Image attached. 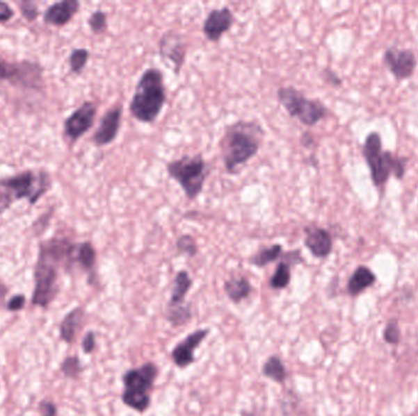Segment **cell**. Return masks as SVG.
Segmentation results:
<instances>
[{
  "label": "cell",
  "instance_id": "cell-1",
  "mask_svg": "<svg viewBox=\"0 0 418 416\" xmlns=\"http://www.w3.org/2000/svg\"><path fill=\"white\" fill-rule=\"evenodd\" d=\"M77 247L65 238L42 243L35 269V290L32 294L33 306H49L58 293L59 266L65 267L76 261Z\"/></svg>",
  "mask_w": 418,
  "mask_h": 416
},
{
  "label": "cell",
  "instance_id": "cell-2",
  "mask_svg": "<svg viewBox=\"0 0 418 416\" xmlns=\"http://www.w3.org/2000/svg\"><path fill=\"white\" fill-rule=\"evenodd\" d=\"M266 131L257 120H237L225 127L219 141L223 164L229 175H239L261 151Z\"/></svg>",
  "mask_w": 418,
  "mask_h": 416
},
{
  "label": "cell",
  "instance_id": "cell-3",
  "mask_svg": "<svg viewBox=\"0 0 418 416\" xmlns=\"http://www.w3.org/2000/svg\"><path fill=\"white\" fill-rule=\"evenodd\" d=\"M166 97L163 72L156 67H148L137 81L129 111L138 122L153 124L166 106Z\"/></svg>",
  "mask_w": 418,
  "mask_h": 416
},
{
  "label": "cell",
  "instance_id": "cell-4",
  "mask_svg": "<svg viewBox=\"0 0 418 416\" xmlns=\"http://www.w3.org/2000/svg\"><path fill=\"white\" fill-rule=\"evenodd\" d=\"M362 156L371 172L373 185L378 190L385 187L390 176H395L396 180H403L406 174L408 158L394 156L392 151H384L382 137L378 132H371L366 137Z\"/></svg>",
  "mask_w": 418,
  "mask_h": 416
},
{
  "label": "cell",
  "instance_id": "cell-5",
  "mask_svg": "<svg viewBox=\"0 0 418 416\" xmlns=\"http://www.w3.org/2000/svg\"><path fill=\"white\" fill-rule=\"evenodd\" d=\"M51 181L46 172L25 171L20 175L0 180V214L6 213L15 201L24 198L35 204L49 188Z\"/></svg>",
  "mask_w": 418,
  "mask_h": 416
},
{
  "label": "cell",
  "instance_id": "cell-6",
  "mask_svg": "<svg viewBox=\"0 0 418 416\" xmlns=\"http://www.w3.org/2000/svg\"><path fill=\"white\" fill-rule=\"evenodd\" d=\"M166 172L182 187L188 201H196L211 175V166L202 154L184 156L177 160L169 161Z\"/></svg>",
  "mask_w": 418,
  "mask_h": 416
},
{
  "label": "cell",
  "instance_id": "cell-7",
  "mask_svg": "<svg viewBox=\"0 0 418 416\" xmlns=\"http://www.w3.org/2000/svg\"><path fill=\"white\" fill-rule=\"evenodd\" d=\"M279 104L303 125L313 127L328 115V108L318 99H310L294 85H282L277 92Z\"/></svg>",
  "mask_w": 418,
  "mask_h": 416
},
{
  "label": "cell",
  "instance_id": "cell-8",
  "mask_svg": "<svg viewBox=\"0 0 418 416\" xmlns=\"http://www.w3.org/2000/svg\"><path fill=\"white\" fill-rule=\"evenodd\" d=\"M188 43L186 38L177 30H168L158 40V51L163 60L172 63L175 75L182 72L186 61Z\"/></svg>",
  "mask_w": 418,
  "mask_h": 416
},
{
  "label": "cell",
  "instance_id": "cell-9",
  "mask_svg": "<svg viewBox=\"0 0 418 416\" xmlns=\"http://www.w3.org/2000/svg\"><path fill=\"white\" fill-rule=\"evenodd\" d=\"M42 80V70L33 63H6L0 60V82L37 87Z\"/></svg>",
  "mask_w": 418,
  "mask_h": 416
},
{
  "label": "cell",
  "instance_id": "cell-10",
  "mask_svg": "<svg viewBox=\"0 0 418 416\" xmlns=\"http://www.w3.org/2000/svg\"><path fill=\"white\" fill-rule=\"evenodd\" d=\"M383 63L399 81L410 78L418 65L417 58L411 49H398L395 47L384 51Z\"/></svg>",
  "mask_w": 418,
  "mask_h": 416
},
{
  "label": "cell",
  "instance_id": "cell-11",
  "mask_svg": "<svg viewBox=\"0 0 418 416\" xmlns=\"http://www.w3.org/2000/svg\"><path fill=\"white\" fill-rule=\"evenodd\" d=\"M236 17L229 6H222L213 9L207 14L203 22V35L207 40L212 43H218L223 35L232 30L235 25Z\"/></svg>",
  "mask_w": 418,
  "mask_h": 416
},
{
  "label": "cell",
  "instance_id": "cell-12",
  "mask_svg": "<svg viewBox=\"0 0 418 416\" xmlns=\"http://www.w3.org/2000/svg\"><path fill=\"white\" fill-rule=\"evenodd\" d=\"M97 116V106L93 101H85L76 109L65 121V135L71 141H77L86 135L95 124Z\"/></svg>",
  "mask_w": 418,
  "mask_h": 416
},
{
  "label": "cell",
  "instance_id": "cell-13",
  "mask_svg": "<svg viewBox=\"0 0 418 416\" xmlns=\"http://www.w3.org/2000/svg\"><path fill=\"white\" fill-rule=\"evenodd\" d=\"M209 328H201L192 332L190 335L185 337V340L179 342L177 346L174 347L172 351V359L174 364L185 369L187 366L191 365L196 360L195 358V351L198 347L201 346L202 342L206 340V337L209 333Z\"/></svg>",
  "mask_w": 418,
  "mask_h": 416
},
{
  "label": "cell",
  "instance_id": "cell-14",
  "mask_svg": "<svg viewBox=\"0 0 418 416\" xmlns=\"http://www.w3.org/2000/svg\"><path fill=\"white\" fill-rule=\"evenodd\" d=\"M158 372H159L158 366L150 361L137 369H131L125 372L122 376V383L127 391L148 393L154 385Z\"/></svg>",
  "mask_w": 418,
  "mask_h": 416
},
{
  "label": "cell",
  "instance_id": "cell-15",
  "mask_svg": "<svg viewBox=\"0 0 418 416\" xmlns=\"http://www.w3.org/2000/svg\"><path fill=\"white\" fill-rule=\"evenodd\" d=\"M122 119V106H116L106 111L102 117L101 124L98 126L92 142L97 147H106L115 141L119 135Z\"/></svg>",
  "mask_w": 418,
  "mask_h": 416
},
{
  "label": "cell",
  "instance_id": "cell-16",
  "mask_svg": "<svg viewBox=\"0 0 418 416\" xmlns=\"http://www.w3.org/2000/svg\"><path fill=\"white\" fill-rule=\"evenodd\" d=\"M305 231V247L310 253L317 259H325L332 254V233L323 228L321 226L308 225L303 228Z\"/></svg>",
  "mask_w": 418,
  "mask_h": 416
},
{
  "label": "cell",
  "instance_id": "cell-17",
  "mask_svg": "<svg viewBox=\"0 0 418 416\" xmlns=\"http://www.w3.org/2000/svg\"><path fill=\"white\" fill-rule=\"evenodd\" d=\"M80 1L77 0H64L53 4L45 14L47 24L54 26H64L70 22L71 19L80 10Z\"/></svg>",
  "mask_w": 418,
  "mask_h": 416
},
{
  "label": "cell",
  "instance_id": "cell-18",
  "mask_svg": "<svg viewBox=\"0 0 418 416\" xmlns=\"http://www.w3.org/2000/svg\"><path fill=\"white\" fill-rule=\"evenodd\" d=\"M377 281V276L368 266L360 265L355 269L353 275L348 278V293L351 297H357L366 291L369 287H372Z\"/></svg>",
  "mask_w": 418,
  "mask_h": 416
},
{
  "label": "cell",
  "instance_id": "cell-19",
  "mask_svg": "<svg viewBox=\"0 0 418 416\" xmlns=\"http://www.w3.org/2000/svg\"><path fill=\"white\" fill-rule=\"evenodd\" d=\"M224 292L232 303L239 304L251 296L252 285L245 276H234L224 283Z\"/></svg>",
  "mask_w": 418,
  "mask_h": 416
},
{
  "label": "cell",
  "instance_id": "cell-20",
  "mask_svg": "<svg viewBox=\"0 0 418 416\" xmlns=\"http://www.w3.org/2000/svg\"><path fill=\"white\" fill-rule=\"evenodd\" d=\"M83 316H85V310L81 306H76L75 309L67 313L65 317L61 321V326H59L61 338L67 344L75 341L76 333L80 328Z\"/></svg>",
  "mask_w": 418,
  "mask_h": 416
},
{
  "label": "cell",
  "instance_id": "cell-21",
  "mask_svg": "<svg viewBox=\"0 0 418 416\" xmlns=\"http://www.w3.org/2000/svg\"><path fill=\"white\" fill-rule=\"evenodd\" d=\"M282 254H284V247L280 243H275L272 246L264 247L257 253H255L250 258V264L256 267H264V266L282 259Z\"/></svg>",
  "mask_w": 418,
  "mask_h": 416
},
{
  "label": "cell",
  "instance_id": "cell-22",
  "mask_svg": "<svg viewBox=\"0 0 418 416\" xmlns=\"http://www.w3.org/2000/svg\"><path fill=\"white\" fill-rule=\"evenodd\" d=\"M193 281H192L191 276L188 275L186 270H182L177 272L172 285V296L169 303L172 304H182L185 303V297H186L188 291L191 290Z\"/></svg>",
  "mask_w": 418,
  "mask_h": 416
},
{
  "label": "cell",
  "instance_id": "cell-23",
  "mask_svg": "<svg viewBox=\"0 0 418 416\" xmlns=\"http://www.w3.org/2000/svg\"><path fill=\"white\" fill-rule=\"evenodd\" d=\"M192 317L191 306L188 304H172L168 303L166 309V319L174 327L187 325Z\"/></svg>",
  "mask_w": 418,
  "mask_h": 416
},
{
  "label": "cell",
  "instance_id": "cell-24",
  "mask_svg": "<svg viewBox=\"0 0 418 416\" xmlns=\"http://www.w3.org/2000/svg\"><path fill=\"white\" fill-rule=\"evenodd\" d=\"M292 264L287 260L285 253L282 254V260L278 263L275 271L271 277L269 286L272 287L273 290H284L287 288L290 282H291V267Z\"/></svg>",
  "mask_w": 418,
  "mask_h": 416
},
{
  "label": "cell",
  "instance_id": "cell-25",
  "mask_svg": "<svg viewBox=\"0 0 418 416\" xmlns=\"http://www.w3.org/2000/svg\"><path fill=\"white\" fill-rule=\"evenodd\" d=\"M262 372L264 376L278 382V383H284L287 381V372L284 366L282 359L278 356H272L268 358L266 363L263 364Z\"/></svg>",
  "mask_w": 418,
  "mask_h": 416
},
{
  "label": "cell",
  "instance_id": "cell-26",
  "mask_svg": "<svg viewBox=\"0 0 418 416\" xmlns=\"http://www.w3.org/2000/svg\"><path fill=\"white\" fill-rule=\"evenodd\" d=\"M121 401L125 406L138 413H145L151 406L152 403L151 396L148 393L127 391V390L122 392Z\"/></svg>",
  "mask_w": 418,
  "mask_h": 416
},
{
  "label": "cell",
  "instance_id": "cell-27",
  "mask_svg": "<svg viewBox=\"0 0 418 416\" xmlns=\"http://www.w3.org/2000/svg\"><path fill=\"white\" fill-rule=\"evenodd\" d=\"M76 261L85 271L92 272L97 261V251L91 242H83L77 246Z\"/></svg>",
  "mask_w": 418,
  "mask_h": 416
},
{
  "label": "cell",
  "instance_id": "cell-28",
  "mask_svg": "<svg viewBox=\"0 0 418 416\" xmlns=\"http://www.w3.org/2000/svg\"><path fill=\"white\" fill-rule=\"evenodd\" d=\"M88 59H90V51L85 48H79L72 51L69 58L71 72L80 75L81 72L85 70Z\"/></svg>",
  "mask_w": 418,
  "mask_h": 416
},
{
  "label": "cell",
  "instance_id": "cell-29",
  "mask_svg": "<svg viewBox=\"0 0 418 416\" xmlns=\"http://www.w3.org/2000/svg\"><path fill=\"white\" fill-rule=\"evenodd\" d=\"M175 247H177V253L182 254V256H191L192 258V256H196L197 253H198L196 240H195V237L188 235V233H185V235L179 237L177 243H175Z\"/></svg>",
  "mask_w": 418,
  "mask_h": 416
},
{
  "label": "cell",
  "instance_id": "cell-30",
  "mask_svg": "<svg viewBox=\"0 0 418 416\" xmlns=\"http://www.w3.org/2000/svg\"><path fill=\"white\" fill-rule=\"evenodd\" d=\"M88 26L95 35H103L108 30V15L103 10H97L88 17Z\"/></svg>",
  "mask_w": 418,
  "mask_h": 416
},
{
  "label": "cell",
  "instance_id": "cell-31",
  "mask_svg": "<svg viewBox=\"0 0 418 416\" xmlns=\"http://www.w3.org/2000/svg\"><path fill=\"white\" fill-rule=\"evenodd\" d=\"M61 370L66 377L69 378H77L82 372L81 361L77 356H66L64 361L61 363Z\"/></svg>",
  "mask_w": 418,
  "mask_h": 416
},
{
  "label": "cell",
  "instance_id": "cell-32",
  "mask_svg": "<svg viewBox=\"0 0 418 416\" xmlns=\"http://www.w3.org/2000/svg\"><path fill=\"white\" fill-rule=\"evenodd\" d=\"M384 341L392 346H396L401 340V330L399 327L398 319H390L383 331Z\"/></svg>",
  "mask_w": 418,
  "mask_h": 416
},
{
  "label": "cell",
  "instance_id": "cell-33",
  "mask_svg": "<svg viewBox=\"0 0 418 416\" xmlns=\"http://www.w3.org/2000/svg\"><path fill=\"white\" fill-rule=\"evenodd\" d=\"M322 78L327 82L328 85H332V87H340L343 85V80L339 77L338 74L329 67L323 69Z\"/></svg>",
  "mask_w": 418,
  "mask_h": 416
},
{
  "label": "cell",
  "instance_id": "cell-34",
  "mask_svg": "<svg viewBox=\"0 0 418 416\" xmlns=\"http://www.w3.org/2000/svg\"><path fill=\"white\" fill-rule=\"evenodd\" d=\"M20 10L21 14L24 15V17H25L27 21H33L35 17L38 16V9L35 8L33 3H30V1H24V3H21Z\"/></svg>",
  "mask_w": 418,
  "mask_h": 416
},
{
  "label": "cell",
  "instance_id": "cell-35",
  "mask_svg": "<svg viewBox=\"0 0 418 416\" xmlns=\"http://www.w3.org/2000/svg\"><path fill=\"white\" fill-rule=\"evenodd\" d=\"M97 341L96 335L95 332L90 331L87 332L83 340H82V349L86 353V354H91L96 349Z\"/></svg>",
  "mask_w": 418,
  "mask_h": 416
},
{
  "label": "cell",
  "instance_id": "cell-36",
  "mask_svg": "<svg viewBox=\"0 0 418 416\" xmlns=\"http://www.w3.org/2000/svg\"><path fill=\"white\" fill-rule=\"evenodd\" d=\"M26 306V297L24 294H15L11 297L10 301L6 304V309L9 311H19L24 309Z\"/></svg>",
  "mask_w": 418,
  "mask_h": 416
},
{
  "label": "cell",
  "instance_id": "cell-37",
  "mask_svg": "<svg viewBox=\"0 0 418 416\" xmlns=\"http://www.w3.org/2000/svg\"><path fill=\"white\" fill-rule=\"evenodd\" d=\"M40 416H56L58 415V408L51 401H42L38 406Z\"/></svg>",
  "mask_w": 418,
  "mask_h": 416
},
{
  "label": "cell",
  "instance_id": "cell-38",
  "mask_svg": "<svg viewBox=\"0 0 418 416\" xmlns=\"http://www.w3.org/2000/svg\"><path fill=\"white\" fill-rule=\"evenodd\" d=\"M13 16H14V10L11 9L9 4L0 1V24L8 22Z\"/></svg>",
  "mask_w": 418,
  "mask_h": 416
},
{
  "label": "cell",
  "instance_id": "cell-39",
  "mask_svg": "<svg viewBox=\"0 0 418 416\" xmlns=\"http://www.w3.org/2000/svg\"><path fill=\"white\" fill-rule=\"evenodd\" d=\"M300 143L305 148H314L316 147V140H314L312 133L308 132V131L303 132L301 138H300Z\"/></svg>",
  "mask_w": 418,
  "mask_h": 416
},
{
  "label": "cell",
  "instance_id": "cell-40",
  "mask_svg": "<svg viewBox=\"0 0 418 416\" xmlns=\"http://www.w3.org/2000/svg\"><path fill=\"white\" fill-rule=\"evenodd\" d=\"M242 416H263L258 411H243Z\"/></svg>",
  "mask_w": 418,
  "mask_h": 416
}]
</instances>
